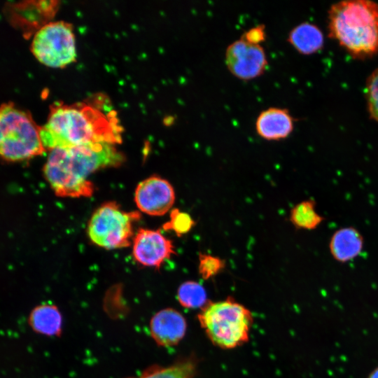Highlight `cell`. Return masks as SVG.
Returning <instances> with one entry per match:
<instances>
[{"mask_svg": "<svg viewBox=\"0 0 378 378\" xmlns=\"http://www.w3.org/2000/svg\"><path fill=\"white\" fill-rule=\"evenodd\" d=\"M195 225V220L186 212L174 209L170 213V219L164 223V230L174 231L178 237L187 234Z\"/></svg>", "mask_w": 378, "mask_h": 378, "instance_id": "obj_20", "label": "cell"}, {"mask_svg": "<svg viewBox=\"0 0 378 378\" xmlns=\"http://www.w3.org/2000/svg\"><path fill=\"white\" fill-rule=\"evenodd\" d=\"M205 288L198 282L187 281L178 288L177 300L186 309L202 308L207 303Z\"/></svg>", "mask_w": 378, "mask_h": 378, "instance_id": "obj_19", "label": "cell"}, {"mask_svg": "<svg viewBox=\"0 0 378 378\" xmlns=\"http://www.w3.org/2000/svg\"><path fill=\"white\" fill-rule=\"evenodd\" d=\"M124 161L123 154L108 143L57 148L50 150L43 174L57 195L90 197L94 189L89 176L100 169L118 167Z\"/></svg>", "mask_w": 378, "mask_h": 378, "instance_id": "obj_2", "label": "cell"}, {"mask_svg": "<svg viewBox=\"0 0 378 378\" xmlns=\"http://www.w3.org/2000/svg\"><path fill=\"white\" fill-rule=\"evenodd\" d=\"M40 126L31 114L12 102L0 104V157L10 162L41 155Z\"/></svg>", "mask_w": 378, "mask_h": 378, "instance_id": "obj_5", "label": "cell"}, {"mask_svg": "<svg viewBox=\"0 0 378 378\" xmlns=\"http://www.w3.org/2000/svg\"><path fill=\"white\" fill-rule=\"evenodd\" d=\"M139 218L138 212H126L115 202H106L93 213L88 234L92 242L107 249L128 246L133 223Z\"/></svg>", "mask_w": 378, "mask_h": 378, "instance_id": "obj_6", "label": "cell"}, {"mask_svg": "<svg viewBox=\"0 0 378 378\" xmlns=\"http://www.w3.org/2000/svg\"><path fill=\"white\" fill-rule=\"evenodd\" d=\"M150 332L160 346H172L184 337L187 323L184 316L173 308H165L155 313L150 321Z\"/></svg>", "mask_w": 378, "mask_h": 378, "instance_id": "obj_12", "label": "cell"}, {"mask_svg": "<svg viewBox=\"0 0 378 378\" xmlns=\"http://www.w3.org/2000/svg\"><path fill=\"white\" fill-rule=\"evenodd\" d=\"M198 321L215 346L231 349L248 341L253 317L248 308L228 298L207 302L199 313Z\"/></svg>", "mask_w": 378, "mask_h": 378, "instance_id": "obj_4", "label": "cell"}, {"mask_svg": "<svg viewBox=\"0 0 378 378\" xmlns=\"http://www.w3.org/2000/svg\"><path fill=\"white\" fill-rule=\"evenodd\" d=\"M325 220L316 210L315 201L309 199L295 205L290 210V220L298 229H316Z\"/></svg>", "mask_w": 378, "mask_h": 378, "instance_id": "obj_18", "label": "cell"}, {"mask_svg": "<svg viewBox=\"0 0 378 378\" xmlns=\"http://www.w3.org/2000/svg\"><path fill=\"white\" fill-rule=\"evenodd\" d=\"M174 253L172 241L160 230L141 228L133 240V255L140 264L160 267Z\"/></svg>", "mask_w": 378, "mask_h": 378, "instance_id": "obj_11", "label": "cell"}, {"mask_svg": "<svg viewBox=\"0 0 378 378\" xmlns=\"http://www.w3.org/2000/svg\"><path fill=\"white\" fill-rule=\"evenodd\" d=\"M294 128V120L289 111L270 107L262 111L255 120V131L262 139L278 141L287 138Z\"/></svg>", "mask_w": 378, "mask_h": 378, "instance_id": "obj_13", "label": "cell"}, {"mask_svg": "<svg viewBox=\"0 0 378 378\" xmlns=\"http://www.w3.org/2000/svg\"><path fill=\"white\" fill-rule=\"evenodd\" d=\"M364 248V238L354 227L337 229L330 238L328 249L332 258L339 263H347L356 259Z\"/></svg>", "mask_w": 378, "mask_h": 378, "instance_id": "obj_14", "label": "cell"}, {"mask_svg": "<svg viewBox=\"0 0 378 378\" xmlns=\"http://www.w3.org/2000/svg\"><path fill=\"white\" fill-rule=\"evenodd\" d=\"M58 1H27L9 4L5 13L9 22L24 35H34L51 22L58 8Z\"/></svg>", "mask_w": 378, "mask_h": 378, "instance_id": "obj_9", "label": "cell"}, {"mask_svg": "<svg viewBox=\"0 0 378 378\" xmlns=\"http://www.w3.org/2000/svg\"><path fill=\"white\" fill-rule=\"evenodd\" d=\"M29 324L36 332L46 336H59L62 316L58 308L49 304L35 307L29 316Z\"/></svg>", "mask_w": 378, "mask_h": 378, "instance_id": "obj_16", "label": "cell"}, {"mask_svg": "<svg viewBox=\"0 0 378 378\" xmlns=\"http://www.w3.org/2000/svg\"><path fill=\"white\" fill-rule=\"evenodd\" d=\"M329 36L352 57L378 53V4L368 0L337 2L328 13Z\"/></svg>", "mask_w": 378, "mask_h": 378, "instance_id": "obj_3", "label": "cell"}, {"mask_svg": "<svg viewBox=\"0 0 378 378\" xmlns=\"http://www.w3.org/2000/svg\"><path fill=\"white\" fill-rule=\"evenodd\" d=\"M244 41L254 45H260L266 39L265 27L259 24L246 31L241 36Z\"/></svg>", "mask_w": 378, "mask_h": 378, "instance_id": "obj_23", "label": "cell"}, {"mask_svg": "<svg viewBox=\"0 0 378 378\" xmlns=\"http://www.w3.org/2000/svg\"><path fill=\"white\" fill-rule=\"evenodd\" d=\"M225 62L229 71L243 80L260 76L268 64L262 46L249 43L241 38L227 46Z\"/></svg>", "mask_w": 378, "mask_h": 378, "instance_id": "obj_8", "label": "cell"}, {"mask_svg": "<svg viewBox=\"0 0 378 378\" xmlns=\"http://www.w3.org/2000/svg\"><path fill=\"white\" fill-rule=\"evenodd\" d=\"M225 267V262L219 257L202 253L199 255V273L205 280L217 275Z\"/></svg>", "mask_w": 378, "mask_h": 378, "instance_id": "obj_21", "label": "cell"}, {"mask_svg": "<svg viewBox=\"0 0 378 378\" xmlns=\"http://www.w3.org/2000/svg\"><path fill=\"white\" fill-rule=\"evenodd\" d=\"M134 201L142 212L151 216H162L173 206L175 192L168 181L152 176L137 185Z\"/></svg>", "mask_w": 378, "mask_h": 378, "instance_id": "obj_10", "label": "cell"}, {"mask_svg": "<svg viewBox=\"0 0 378 378\" xmlns=\"http://www.w3.org/2000/svg\"><path fill=\"white\" fill-rule=\"evenodd\" d=\"M106 102L104 96H98L87 102L51 106L46 123L40 126L46 150L92 143H120L122 129Z\"/></svg>", "mask_w": 378, "mask_h": 378, "instance_id": "obj_1", "label": "cell"}, {"mask_svg": "<svg viewBox=\"0 0 378 378\" xmlns=\"http://www.w3.org/2000/svg\"><path fill=\"white\" fill-rule=\"evenodd\" d=\"M288 42L302 55H309L322 49L324 39L321 29L314 24L304 22L293 27Z\"/></svg>", "mask_w": 378, "mask_h": 378, "instance_id": "obj_15", "label": "cell"}, {"mask_svg": "<svg viewBox=\"0 0 378 378\" xmlns=\"http://www.w3.org/2000/svg\"><path fill=\"white\" fill-rule=\"evenodd\" d=\"M196 370L197 362L195 358H183L166 367L152 365L138 378H193Z\"/></svg>", "mask_w": 378, "mask_h": 378, "instance_id": "obj_17", "label": "cell"}, {"mask_svg": "<svg viewBox=\"0 0 378 378\" xmlns=\"http://www.w3.org/2000/svg\"><path fill=\"white\" fill-rule=\"evenodd\" d=\"M31 52L49 67H64L74 62L76 50L72 25L64 21L47 23L33 35Z\"/></svg>", "mask_w": 378, "mask_h": 378, "instance_id": "obj_7", "label": "cell"}, {"mask_svg": "<svg viewBox=\"0 0 378 378\" xmlns=\"http://www.w3.org/2000/svg\"><path fill=\"white\" fill-rule=\"evenodd\" d=\"M368 378H378V368L372 372Z\"/></svg>", "mask_w": 378, "mask_h": 378, "instance_id": "obj_24", "label": "cell"}, {"mask_svg": "<svg viewBox=\"0 0 378 378\" xmlns=\"http://www.w3.org/2000/svg\"><path fill=\"white\" fill-rule=\"evenodd\" d=\"M365 97L370 118L378 122V68L367 79Z\"/></svg>", "mask_w": 378, "mask_h": 378, "instance_id": "obj_22", "label": "cell"}]
</instances>
